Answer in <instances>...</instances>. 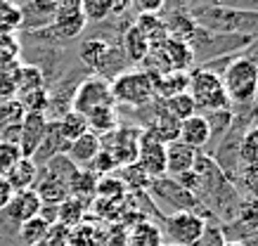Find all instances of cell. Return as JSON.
Here are the masks:
<instances>
[{
	"mask_svg": "<svg viewBox=\"0 0 258 246\" xmlns=\"http://www.w3.org/2000/svg\"><path fill=\"white\" fill-rule=\"evenodd\" d=\"M187 95L192 97L197 111L202 109V111H206V114L232 111V102H230L225 95L220 73L211 71L209 66H199L195 71H189Z\"/></svg>",
	"mask_w": 258,
	"mask_h": 246,
	"instance_id": "1",
	"label": "cell"
},
{
	"mask_svg": "<svg viewBox=\"0 0 258 246\" xmlns=\"http://www.w3.org/2000/svg\"><path fill=\"white\" fill-rule=\"evenodd\" d=\"M225 95L232 104H253L256 102V83H258V62L251 57H237L220 73Z\"/></svg>",
	"mask_w": 258,
	"mask_h": 246,
	"instance_id": "2",
	"label": "cell"
},
{
	"mask_svg": "<svg viewBox=\"0 0 258 246\" xmlns=\"http://www.w3.org/2000/svg\"><path fill=\"white\" fill-rule=\"evenodd\" d=\"M114 104L123 107H135L140 109L154 100V88H152V76L145 69H131V71H118L109 80Z\"/></svg>",
	"mask_w": 258,
	"mask_h": 246,
	"instance_id": "3",
	"label": "cell"
},
{
	"mask_svg": "<svg viewBox=\"0 0 258 246\" xmlns=\"http://www.w3.org/2000/svg\"><path fill=\"white\" fill-rule=\"evenodd\" d=\"M69 102H71V111H76L81 116H88L93 109L114 104L109 78H107V76L90 73L88 78H83L79 86H76V90H74V95H71Z\"/></svg>",
	"mask_w": 258,
	"mask_h": 246,
	"instance_id": "4",
	"label": "cell"
},
{
	"mask_svg": "<svg viewBox=\"0 0 258 246\" xmlns=\"http://www.w3.org/2000/svg\"><path fill=\"white\" fill-rule=\"evenodd\" d=\"M209 222L197 211H175L173 215L164 218V241L166 244H180V246H195V241L202 237L204 227Z\"/></svg>",
	"mask_w": 258,
	"mask_h": 246,
	"instance_id": "5",
	"label": "cell"
},
{
	"mask_svg": "<svg viewBox=\"0 0 258 246\" xmlns=\"http://www.w3.org/2000/svg\"><path fill=\"white\" fill-rule=\"evenodd\" d=\"M114 57H116V48L111 45L109 40L100 38V36L81 40L79 59L86 64L93 73H97V76H104V73L109 71L111 64H114Z\"/></svg>",
	"mask_w": 258,
	"mask_h": 246,
	"instance_id": "6",
	"label": "cell"
},
{
	"mask_svg": "<svg viewBox=\"0 0 258 246\" xmlns=\"http://www.w3.org/2000/svg\"><path fill=\"white\" fill-rule=\"evenodd\" d=\"M138 166L154 180V178H164L166 175V144L159 142L149 130L140 133V142H138Z\"/></svg>",
	"mask_w": 258,
	"mask_h": 246,
	"instance_id": "7",
	"label": "cell"
},
{
	"mask_svg": "<svg viewBox=\"0 0 258 246\" xmlns=\"http://www.w3.org/2000/svg\"><path fill=\"white\" fill-rule=\"evenodd\" d=\"M40 208H43V201L38 199V194L33 190H22V192H15L12 199L8 201V206L3 208L0 213L3 218L10 222V225H24L26 220H31L36 215H40Z\"/></svg>",
	"mask_w": 258,
	"mask_h": 246,
	"instance_id": "8",
	"label": "cell"
},
{
	"mask_svg": "<svg viewBox=\"0 0 258 246\" xmlns=\"http://www.w3.org/2000/svg\"><path fill=\"white\" fill-rule=\"evenodd\" d=\"M31 190L38 194V199L45 206H59L62 201L69 199V180L52 173L50 168H38V175H36V183Z\"/></svg>",
	"mask_w": 258,
	"mask_h": 246,
	"instance_id": "9",
	"label": "cell"
},
{
	"mask_svg": "<svg viewBox=\"0 0 258 246\" xmlns=\"http://www.w3.org/2000/svg\"><path fill=\"white\" fill-rule=\"evenodd\" d=\"M149 190H152V194H157L159 199H166L168 204H173L175 211H195V206L202 204L192 192L180 187L173 178H154L149 183Z\"/></svg>",
	"mask_w": 258,
	"mask_h": 246,
	"instance_id": "10",
	"label": "cell"
},
{
	"mask_svg": "<svg viewBox=\"0 0 258 246\" xmlns=\"http://www.w3.org/2000/svg\"><path fill=\"white\" fill-rule=\"evenodd\" d=\"M47 130V119L45 114H36V111H26L22 123H19V151L22 156L31 159L36 149L40 147L43 137Z\"/></svg>",
	"mask_w": 258,
	"mask_h": 246,
	"instance_id": "11",
	"label": "cell"
},
{
	"mask_svg": "<svg viewBox=\"0 0 258 246\" xmlns=\"http://www.w3.org/2000/svg\"><path fill=\"white\" fill-rule=\"evenodd\" d=\"M178 140L189 144L192 149H204L211 142V123L204 114H192L185 121H180L178 126Z\"/></svg>",
	"mask_w": 258,
	"mask_h": 246,
	"instance_id": "12",
	"label": "cell"
},
{
	"mask_svg": "<svg viewBox=\"0 0 258 246\" xmlns=\"http://www.w3.org/2000/svg\"><path fill=\"white\" fill-rule=\"evenodd\" d=\"M159 50H161V55H164L171 71H187V66L195 62L192 45L187 40L175 38V36H168L164 43H159Z\"/></svg>",
	"mask_w": 258,
	"mask_h": 246,
	"instance_id": "13",
	"label": "cell"
},
{
	"mask_svg": "<svg viewBox=\"0 0 258 246\" xmlns=\"http://www.w3.org/2000/svg\"><path fill=\"white\" fill-rule=\"evenodd\" d=\"M102 151V137H97L95 133L86 130L81 137H76L74 142L67 144V159L74 163V166H90L93 159Z\"/></svg>",
	"mask_w": 258,
	"mask_h": 246,
	"instance_id": "14",
	"label": "cell"
},
{
	"mask_svg": "<svg viewBox=\"0 0 258 246\" xmlns=\"http://www.w3.org/2000/svg\"><path fill=\"white\" fill-rule=\"evenodd\" d=\"M199 151L192 149L189 144L180 142V140H173V142L166 144V173L171 178H178V175L187 173L195 166Z\"/></svg>",
	"mask_w": 258,
	"mask_h": 246,
	"instance_id": "15",
	"label": "cell"
},
{
	"mask_svg": "<svg viewBox=\"0 0 258 246\" xmlns=\"http://www.w3.org/2000/svg\"><path fill=\"white\" fill-rule=\"evenodd\" d=\"M187 86H189V71H166V73L152 76L154 97H159V100H168L173 95L187 93Z\"/></svg>",
	"mask_w": 258,
	"mask_h": 246,
	"instance_id": "16",
	"label": "cell"
},
{
	"mask_svg": "<svg viewBox=\"0 0 258 246\" xmlns=\"http://www.w3.org/2000/svg\"><path fill=\"white\" fill-rule=\"evenodd\" d=\"M149 50H152V45H149V40L140 33V29L135 24L128 26L123 33V38H121V52H123L125 59L131 64H145Z\"/></svg>",
	"mask_w": 258,
	"mask_h": 246,
	"instance_id": "17",
	"label": "cell"
},
{
	"mask_svg": "<svg viewBox=\"0 0 258 246\" xmlns=\"http://www.w3.org/2000/svg\"><path fill=\"white\" fill-rule=\"evenodd\" d=\"M36 175H38V163L29 159V156H22L5 173V180L12 187V192H22V190H31L33 183H36Z\"/></svg>",
	"mask_w": 258,
	"mask_h": 246,
	"instance_id": "18",
	"label": "cell"
},
{
	"mask_svg": "<svg viewBox=\"0 0 258 246\" xmlns=\"http://www.w3.org/2000/svg\"><path fill=\"white\" fill-rule=\"evenodd\" d=\"M88 130L95 133L97 137H104L114 133L118 128V114H116V104H109V107H100V109H93L86 116Z\"/></svg>",
	"mask_w": 258,
	"mask_h": 246,
	"instance_id": "19",
	"label": "cell"
},
{
	"mask_svg": "<svg viewBox=\"0 0 258 246\" xmlns=\"http://www.w3.org/2000/svg\"><path fill=\"white\" fill-rule=\"evenodd\" d=\"M128 246H164V232L157 222L142 218L128 232Z\"/></svg>",
	"mask_w": 258,
	"mask_h": 246,
	"instance_id": "20",
	"label": "cell"
},
{
	"mask_svg": "<svg viewBox=\"0 0 258 246\" xmlns=\"http://www.w3.org/2000/svg\"><path fill=\"white\" fill-rule=\"evenodd\" d=\"M12 78H15L17 95L29 93V90H38V88H45L43 71H40V66H36V64H17L15 69H12Z\"/></svg>",
	"mask_w": 258,
	"mask_h": 246,
	"instance_id": "21",
	"label": "cell"
},
{
	"mask_svg": "<svg viewBox=\"0 0 258 246\" xmlns=\"http://www.w3.org/2000/svg\"><path fill=\"white\" fill-rule=\"evenodd\" d=\"M22 10V24L26 19H33L36 24L33 26H43L45 29L52 17H55V10H57V0H24V8Z\"/></svg>",
	"mask_w": 258,
	"mask_h": 246,
	"instance_id": "22",
	"label": "cell"
},
{
	"mask_svg": "<svg viewBox=\"0 0 258 246\" xmlns=\"http://www.w3.org/2000/svg\"><path fill=\"white\" fill-rule=\"evenodd\" d=\"M50 227H52V225H50L45 218L36 215V218H31V220H26L24 225L17 227V237H19V241H22L24 246H36L50 234Z\"/></svg>",
	"mask_w": 258,
	"mask_h": 246,
	"instance_id": "23",
	"label": "cell"
},
{
	"mask_svg": "<svg viewBox=\"0 0 258 246\" xmlns=\"http://www.w3.org/2000/svg\"><path fill=\"white\" fill-rule=\"evenodd\" d=\"M178 126H180V121H175L171 114L161 107L159 114H154V121H152L149 133L157 137L159 142L168 144V142H173V140H178Z\"/></svg>",
	"mask_w": 258,
	"mask_h": 246,
	"instance_id": "24",
	"label": "cell"
},
{
	"mask_svg": "<svg viewBox=\"0 0 258 246\" xmlns=\"http://www.w3.org/2000/svg\"><path fill=\"white\" fill-rule=\"evenodd\" d=\"M57 123V130H59V135H62V140L67 144L74 142L76 137H81L83 133L88 130V123H86V116H81V114H76V111H67V114H62L59 119L55 121Z\"/></svg>",
	"mask_w": 258,
	"mask_h": 246,
	"instance_id": "25",
	"label": "cell"
},
{
	"mask_svg": "<svg viewBox=\"0 0 258 246\" xmlns=\"http://www.w3.org/2000/svg\"><path fill=\"white\" fill-rule=\"evenodd\" d=\"M138 29L145 38L149 40V45H159L168 38V29H166V19H161L159 15H140L138 19Z\"/></svg>",
	"mask_w": 258,
	"mask_h": 246,
	"instance_id": "26",
	"label": "cell"
},
{
	"mask_svg": "<svg viewBox=\"0 0 258 246\" xmlns=\"http://www.w3.org/2000/svg\"><path fill=\"white\" fill-rule=\"evenodd\" d=\"M237 156H239V166L258 163V123L244 128L242 137H239V147H237Z\"/></svg>",
	"mask_w": 258,
	"mask_h": 246,
	"instance_id": "27",
	"label": "cell"
},
{
	"mask_svg": "<svg viewBox=\"0 0 258 246\" xmlns=\"http://www.w3.org/2000/svg\"><path fill=\"white\" fill-rule=\"evenodd\" d=\"M161 107H164L175 121H185L187 116L197 114V107L187 93H180V95H173V97H168V100H161Z\"/></svg>",
	"mask_w": 258,
	"mask_h": 246,
	"instance_id": "28",
	"label": "cell"
},
{
	"mask_svg": "<svg viewBox=\"0 0 258 246\" xmlns=\"http://www.w3.org/2000/svg\"><path fill=\"white\" fill-rule=\"evenodd\" d=\"M15 100L22 104L24 111H36V114H45V109L50 107V90H47V88L29 90V93H22V95H17Z\"/></svg>",
	"mask_w": 258,
	"mask_h": 246,
	"instance_id": "29",
	"label": "cell"
},
{
	"mask_svg": "<svg viewBox=\"0 0 258 246\" xmlns=\"http://www.w3.org/2000/svg\"><path fill=\"white\" fill-rule=\"evenodd\" d=\"M235 185L244 194V199H258V163L242 166L237 173Z\"/></svg>",
	"mask_w": 258,
	"mask_h": 246,
	"instance_id": "30",
	"label": "cell"
},
{
	"mask_svg": "<svg viewBox=\"0 0 258 246\" xmlns=\"http://www.w3.org/2000/svg\"><path fill=\"white\" fill-rule=\"evenodd\" d=\"M97 187V175L86 168H74L69 178V197L71 194H90Z\"/></svg>",
	"mask_w": 258,
	"mask_h": 246,
	"instance_id": "31",
	"label": "cell"
},
{
	"mask_svg": "<svg viewBox=\"0 0 258 246\" xmlns=\"http://www.w3.org/2000/svg\"><path fill=\"white\" fill-rule=\"evenodd\" d=\"M237 225H242L251 232H258V199H242L235 215Z\"/></svg>",
	"mask_w": 258,
	"mask_h": 246,
	"instance_id": "32",
	"label": "cell"
},
{
	"mask_svg": "<svg viewBox=\"0 0 258 246\" xmlns=\"http://www.w3.org/2000/svg\"><path fill=\"white\" fill-rule=\"evenodd\" d=\"M26 111L22 109V104L17 100H10V102H0V133L8 130L12 126H19Z\"/></svg>",
	"mask_w": 258,
	"mask_h": 246,
	"instance_id": "33",
	"label": "cell"
},
{
	"mask_svg": "<svg viewBox=\"0 0 258 246\" xmlns=\"http://www.w3.org/2000/svg\"><path fill=\"white\" fill-rule=\"evenodd\" d=\"M19 159H22L19 144L0 140V178H5V173H8L10 168L15 166V163H17Z\"/></svg>",
	"mask_w": 258,
	"mask_h": 246,
	"instance_id": "34",
	"label": "cell"
},
{
	"mask_svg": "<svg viewBox=\"0 0 258 246\" xmlns=\"http://www.w3.org/2000/svg\"><path fill=\"white\" fill-rule=\"evenodd\" d=\"M227 241L225 230L218 225H206L202 232V237L195 241V246H223Z\"/></svg>",
	"mask_w": 258,
	"mask_h": 246,
	"instance_id": "35",
	"label": "cell"
},
{
	"mask_svg": "<svg viewBox=\"0 0 258 246\" xmlns=\"http://www.w3.org/2000/svg\"><path fill=\"white\" fill-rule=\"evenodd\" d=\"M17 97L15 78H12V69H0V102H10Z\"/></svg>",
	"mask_w": 258,
	"mask_h": 246,
	"instance_id": "36",
	"label": "cell"
},
{
	"mask_svg": "<svg viewBox=\"0 0 258 246\" xmlns=\"http://www.w3.org/2000/svg\"><path fill=\"white\" fill-rule=\"evenodd\" d=\"M133 5L138 8L140 15H159L161 8L166 5V0H133Z\"/></svg>",
	"mask_w": 258,
	"mask_h": 246,
	"instance_id": "37",
	"label": "cell"
},
{
	"mask_svg": "<svg viewBox=\"0 0 258 246\" xmlns=\"http://www.w3.org/2000/svg\"><path fill=\"white\" fill-rule=\"evenodd\" d=\"M12 194H15V192H12V187L8 185V180H5V178H0V211L8 206V201L12 199Z\"/></svg>",
	"mask_w": 258,
	"mask_h": 246,
	"instance_id": "38",
	"label": "cell"
},
{
	"mask_svg": "<svg viewBox=\"0 0 258 246\" xmlns=\"http://www.w3.org/2000/svg\"><path fill=\"white\" fill-rule=\"evenodd\" d=\"M244 246H258V232H251V234H246L244 239H239Z\"/></svg>",
	"mask_w": 258,
	"mask_h": 246,
	"instance_id": "39",
	"label": "cell"
},
{
	"mask_svg": "<svg viewBox=\"0 0 258 246\" xmlns=\"http://www.w3.org/2000/svg\"><path fill=\"white\" fill-rule=\"evenodd\" d=\"M223 246H244V244L239 241V239H227V241H225Z\"/></svg>",
	"mask_w": 258,
	"mask_h": 246,
	"instance_id": "40",
	"label": "cell"
},
{
	"mask_svg": "<svg viewBox=\"0 0 258 246\" xmlns=\"http://www.w3.org/2000/svg\"><path fill=\"white\" fill-rule=\"evenodd\" d=\"M164 246H180V244H166V241H164Z\"/></svg>",
	"mask_w": 258,
	"mask_h": 246,
	"instance_id": "41",
	"label": "cell"
},
{
	"mask_svg": "<svg viewBox=\"0 0 258 246\" xmlns=\"http://www.w3.org/2000/svg\"><path fill=\"white\" fill-rule=\"evenodd\" d=\"M256 100H258V83H256Z\"/></svg>",
	"mask_w": 258,
	"mask_h": 246,
	"instance_id": "42",
	"label": "cell"
}]
</instances>
